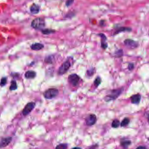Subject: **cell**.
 Listing matches in <instances>:
<instances>
[{
    "label": "cell",
    "instance_id": "1",
    "mask_svg": "<svg viewBox=\"0 0 149 149\" xmlns=\"http://www.w3.org/2000/svg\"><path fill=\"white\" fill-rule=\"evenodd\" d=\"M123 91V88H119L113 90L111 92H110V93L106 96L104 99L106 102H109L115 100L120 95Z\"/></svg>",
    "mask_w": 149,
    "mask_h": 149
},
{
    "label": "cell",
    "instance_id": "2",
    "mask_svg": "<svg viewBox=\"0 0 149 149\" xmlns=\"http://www.w3.org/2000/svg\"><path fill=\"white\" fill-rule=\"evenodd\" d=\"M31 25L34 28L37 30H40L43 29V28L45 27V22L42 18H36L32 21Z\"/></svg>",
    "mask_w": 149,
    "mask_h": 149
},
{
    "label": "cell",
    "instance_id": "3",
    "mask_svg": "<svg viewBox=\"0 0 149 149\" xmlns=\"http://www.w3.org/2000/svg\"><path fill=\"white\" fill-rule=\"evenodd\" d=\"M58 89L56 88H49L44 92V96L46 99H51L56 97L58 95Z\"/></svg>",
    "mask_w": 149,
    "mask_h": 149
},
{
    "label": "cell",
    "instance_id": "4",
    "mask_svg": "<svg viewBox=\"0 0 149 149\" xmlns=\"http://www.w3.org/2000/svg\"><path fill=\"white\" fill-rule=\"evenodd\" d=\"M71 66V62L69 60H67L58 69V74L59 75H62L66 73Z\"/></svg>",
    "mask_w": 149,
    "mask_h": 149
},
{
    "label": "cell",
    "instance_id": "5",
    "mask_svg": "<svg viewBox=\"0 0 149 149\" xmlns=\"http://www.w3.org/2000/svg\"><path fill=\"white\" fill-rule=\"evenodd\" d=\"M68 81L72 86H77L80 81V77L76 74H72L68 76Z\"/></svg>",
    "mask_w": 149,
    "mask_h": 149
},
{
    "label": "cell",
    "instance_id": "6",
    "mask_svg": "<svg viewBox=\"0 0 149 149\" xmlns=\"http://www.w3.org/2000/svg\"><path fill=\"white\" fill-rule=\"evenodd\" d=\"M97 118L95 114H90L87 116L86 119V123L88 126H92L96 123Z\"/></svg>",
    "mask_w": 149,
    "mask_h": 149
},
{
    "label": "cell",
    "instance_id": "7",
    "mask_svg": "<svg viewBox=\"0 0 149 149\" xmlns=\"http://www.w3.org/2000/svg\"><path fill=\"white\" fill-rule=\"evenodd\" d=\"M36 106V104L33 102H31L26 105L23 109L22 113L24 116H26L30 113L33 110Z\"/></svg>",
    "mask_w": 149,
    "mask_h": 149
},
{
    "label": "cell",
    "instance_id": "8",
    "mask_svg": "<svg viewBox=\"0 0 149 149\" xmlns=\"http://www.w3.org/2000/svg\"><path fill=\"white\" fill-rule=\"evenodd\" d=\"M124 43L127 47L130 49L136 48L138 46V44L137 42L131 39H126L124 41Z\"/></svg>",
    "mask_w": 149,
    "mask_h": 149
},
{
    "label": "cell",
    "instance_id": "9",
    "mask_svg": "<svg viewBox=\"0 0 149 149\" xmlns=\"http://www.w3.org/2000/svg\"><path fill=\"white\" fill-rule=\"evenodd\" d=\"M11 140L12 138L11 137H8L1 139L0 141V147L3 148L7 147L10 143Z\"/></svg>",
    "mask_w": 149,
    "mask_h": 149
},
{
    "label": "cell",
    "instance_id": "10",
    "mask_svg": "<svg viewBox=\"0 0 149 149\" xmlns=\"http://www.w3.org/2000/svg\"><path fill=\"white\" fill-rule=\"evenodd\" d=\"M99 36L101 37V47L104 49H105L107 48L108 45L106 43V36L104 35L103 34H99Z\"/></svg>",
    "mask_w": 149,
    "mask_h": 149
},
{
    "label": "cell",
    "instance_id": "11",
    "mask_svg": "<svg viewBox=\"0 0 149 149\" xmlns=\"http://www.w3.org/2000/svg\"><path fill=\"white\" fill-rule=\"evenodd\" d=\"M141 96L139 94L134 95L131 98V102L133 104H138L141 100Z\"/></svg>",
    "mask_w": 149,
    "mask_h": 149
},
{
    "label": "cell",
    "instance_id": "12",
    "mask_svg": "<svg viewBox=\"0 0 149 149\" xmlns=\"http://www.w3.org/2000/svg\"><path fill=\"white\" fill-rule=\"evenodd\" d=\"M31 49H32L33 50H40L44 48V45L41 43H35L32 45L31 46Z\"/></svg>",
    "mask_w": 149,
    "mask_h": 149
},
{
    "label": "cell",
    "instance_id": "13",
    "mask_svg": "<svg viewBox=\"0 0 149 149\" xmlns=\"http://www.w3.org/2000/svg\"><path fill=\"white\" fill-rule=\"evenodd\" d=\"M30 11L33 14H37L40 11V8L38 5L33 4L30 8Z\"/></svg>",
    "mask_w": 149,
    "mask_h": 149
},
{
    "label": "cell",
    "instance_id": "14",
    "mask_svg": "<svg viewBox=\"0 0 149 149\" xmlns=\"http://www.w3.org/2000/svg\"><path fill=\"white\" fill-rule=\"evenodd\" d=\"M36 72L33 71H28L25 73V77L27 78L30 79L34 78L36 77Z\"/></svg>",
    "mask_w": 149,
    "mask_h": 149
},
{
    "label": "cell",
    "instance_id": "15",
    "mask_svg": "<svg viewBox=\"0 0 149 149\" xmlns=\"http://www.w3.org/2000/svg\"><path fill=\"white\" fill-rule=\"evenodd\" d=\"M131 144V141L129 140H125L121 142V144L122 146L124 147V148L126 149L128 147H129Z\"/></svg>",
    "mask_w": 149,
    "mask_h": 149
},
{
    "label": "cell",
    "instance_id": "16",
    "mask_svg": "<svg viewBox=\"0 0 149 149\" xmlns=\"http://www.w3.org/2000/svg\"><path fill=\"white\" fill-rule=\"evenodd\" d=\"M131 30V29L130 28L123 27V28H119V29H118L116 31V32L115 33V34H117L118 33H120V32H123V31H129Z\"/></svg>",
    "mask_w": 149,
    "mask_h": 149
},
{
    "label": "cell",
    "instance_id": "17",
    "mask_svg": "<svg viewBox=\"0 0 149 149\" xmlns=\"http://www.w3.org/2000/svg\"><path fill=\"white\" fill-rule=\"evenodd\" d=\"M120 125V122L118 119H115L112 122V126L114 128H116L119 127Z\"/></svg>",
    "mask_w": 149,
    "mask_h": 149
},
{
    "label": "cell",
    "instance_id": "18",
    "mask_svg": "<svg viewBox=\"0 0 149 149\" xmlns=\"http://www.w3.org/2000/svg\"><path fill=\"white\" fill-rule=\"evenodd\" d=\"M54 61V57L51 56H49L46 57L45 62L47 63H52Z\"/></svg>",
    "mask_w": 149,
    "mask_h": 149
},
{
    "label": "cell",
    "instance_id": "19",
    "mask_svg": "<svg viewBox=\"0 0 149 149\" xmlns=\"http://www.w3.org/2000/svg\"><path fill=\"white\" fill-rule=\"evenodd\" d=\"M101 83V79L100 77H97L95 80H94V85L96 87H97L99 86V85Z\"/></svg>",
    "mask_w": 149,
    "mask_h": 149
},
{
    "label": "cell",
    "instance_id": "20",
    "mask_svg": "<svg viewBox=\"0 0 149 149\" xmlns=\"http://www.w3.org/2000/svg\"><path fill=\"white\" fill-rule=\"evenodd\" d=\"M17 88V85L15 81H12L11 82V85L10 87V90H15Z\"/></svg>",
    "mask_w": 149,
    "mask_h": 149
},
{
    "label": "cell",
    "instance_id": "21",
    "mask_svg": "<svg viewBox=\"0 0 149 149\" xmlns=\"http://www.w3.org/2000/svg\"><path fill=\"white\" fill-rule=\"evenodd\" d=\"M55 32V31L49 29H46L42 31V33L44 35H49L51 33H53Z\"/></svg>",
    "mask_w": 149,
    "mask_h": 149
},
{
    "label": "cell",
    "instance_id": "22",
    "mask_svg": "<svg viewBox=\"0 0 149 149\" xmlns=\"http://www.w3.org/2000/svg\"><path fill=\"white\" fill-rule=\"evenodd\" d=\"M129 119L127 118H126L123 119V120L122 121L121 123V126H126L129 124Z\"/></svg>",
    "mask_w": 149,
    "mask_h": 149
},
{
    "label": "cell",
    "instance_id": "23",
    "mask_svg": "<svg viewBox=\"0 0 149 149\" xmlns=\"http://www.w3.org/2000/svg\"><path fill=\"white\" fill-rule=\"evenodd\" d=\"M67 144H62L58 145L56 147V149H67Z\"/></svg>",
    "mask_w": 149,
    "mask_h": 149
},
{
    "label": "cell",
    "instance_id": "24",
    "mask_svg": "<svg viewBox=\"0 0 149 149\" xmlns=\"http://www.w3.org/2000/svg\"><path fill=\"white\" fill-rule=\"evenodd\" d=\"M74 0H67L66 1V5L67 7H69L73 3Z\"/></svg>",
    "mask_w": 149,
    "mask_h": 149
},
{
    "label": "cell",
    "instance_id": "25",
    "mask_svg": "<svg viewBox=\"0 0 149 149\" xmlns=\"http://www.w3.org/2000/svg\"><path fill=\"white\" fill-rule=\"evenodd\" d=\"M6 82H7V79L5 78H2L1 80V82H0V85L1 86H5L6 83Z\"/></svg>",
    "mask_w": 149,
    "mask_h": 149
},
{
    "label": "cell",
    "instance_id": "26",
    "mask_svg": "<svg viewBox=\"0 0 149 149\" xmlns=\"http://www.w3.org/2000/svg\"><path fill=\"white\" fill-rule=\"evenodd\" d=\"M87 75L89 76H92L93 75L94 70L92 68L90 70H88L87 72Z\"/></svg>",
    "mask_w": 149,
    "mask_h": 149
},
{
    "label": "cell",
    "instance_id": "27",
    "mask_svg": "<svg viewBox=\"0 0 149 149\" xmlns=\"http://www.w3.org/2000/svg\"><path fill=\"white\" fill-rule=\"evenodd\" d=\"M134 68V65L133 64L130 63L128 65V68H129V70H132V69H133V68Z\"/></svg>",
    "mask_w": 149,
    "mask_h": 149
},
{
    "label": "cell",
    "instance_id": "28",
    "mask_svg": "<svg viewBox=\"0 0 149 149\" xmlns=\"http://www.w3.org/2000/svg\"><path fill=\"white\" fill-rule=\"evenodd\" d=\"M137 149H146V148L144 147H142V146H140L138 147L137 148Z\"/></svg>",
    "mask_w": 149,
    "mask_h": 149
},
{
    "label": "cell",
    "instance_id": "29",
    "mask_svg": "<svg viewBox=\"0 0 149 149\" xmlns=\"http://www.w3.org/2000/svg\"><path fill=\"white\" fill-rule=\"evenodd\" d=\"M97 147V146L96 145H94V146H92V147H91V148L90 149H95V148H96V147Z\"/></svg>",
    "mask_w": 149,
    "mask_h": 149
},
{
    "label": "cell",
    "instance_id": "30",
    "mask_svg": "<svg viewBox=\"0 0 149 149\" xmlns=\"http://www.w3.org/2000/svg\"><path fill=\"white\" fill-rule=\"evenodd\" d=\"M72 149H82L81 148L78 147H74Z\"/></svg>",
    "mask_w": 149,
    "mask_h": 149
},
{
    "label": "cell",
    "instance_id": "31",
    "mask_svg": "<svg viewBox=\"0 0 149 149\" xmlns=\"http://www.w3.org/2000/svg\"><path fill=\"white\" fill-rule=\"evenodd\" d=\"M148 120H149V116H148Z\"/></svg>",
    "mask_w": 149,
    "mask_h": 149
},
{
    "label": "cell",
    "instance_id": "32",
    "mask_svg": "<svg viewBox=\"0 0 149 149\" xmlns=\"http://www.w3.org/2000/svg\"></svg>",
    "mask_w": 149,
    "mask_h": 149
}]
</instances>
